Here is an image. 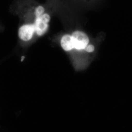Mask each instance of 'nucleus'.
<instances>
[{
    "label": "nucleus",
    "instance_id": "nucleus-1",
    "mask_svg": "<svg viewBox=\"0 0 132 132\" xmlns=\"http://www.w3.org/2000/svg\"><path fill=\"white\" fill-rule=\"evenodd\" d=\"M44 5H37L28 13L20 17L18 37L23 45H28L47 33L52 19Z\"/></svg>",
    "mask_w": 132,
    "mask_h": 132
},
{
    "label": "nucleus",
    "instance_id": "nucleus-2",
    "mask_svg": "<svg viewBox=\"0 0 132 132\" xmlns=\"http://www.w3.org/2000/svg\"><path fill=\"white\" fill-rule=\"evenodd\" d=\"M71 34L73 52H85V49L90 43L88 35L81 30H76Z\"/></svg>",
    "mask_w": 132,
    "mask_h": 132
},
{
    "label": "nucleus",
    "instance_id": "nucleus-3",
    "mask_svg": "<svg viewBox=\"0 0 132 132\" xmlns=\"http://www.w3.org/2000/svg\"><path fill=\"white\" fill-rule=\"evenodd\" d=\"M59 43L62 49L65 52L70 53L73 52L71 33L63 34L60 39Z\"/></svg>",
    "mask_w": 132,
    "mask_h": 132
},
{
    "label": "nucleus",
    "instance_id": "nucleus-4",
    "mask_svg": "<svg viewBox=\"0 0 132 132\" xmlns=\"http://www.w3.org/2000/svg\"><path fill=\"white\" fill-rule=\"evenodd\" d=\"M98 0H70V2L76 5L88 6V5H92L95 3Z\"/></svg>",
    "mask_w": 132,
    "mask_h": 132
},
{
    "label": "nucleus",
    "instance_id": "nucleus-5",
    "mask_svg": "<svg viewBox=\"0 0 132 132\" xmlns=\"http://www.w3.org/2000/svg\"><path fill=\"white\" fill-rule=\"evenodd\" d=\"M95 50V47L94 44L90 43L85 49L84 52H86L87 53H92L94 52Z\"/></svg>",
    "mask_w": 132,
    "mask_h": 132
}]
</instances>
